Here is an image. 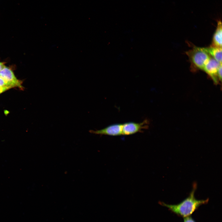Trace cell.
I'll use <instances>...</instances> for the list:
<instances>
[{
    "label": "cell",
    "instance_id": "obj_11",
    "mask_svg": "<svg viewBox=\"0 0 222 222\" xmlns=\"http://www.w3.org/2000/svg\"><path fill=\"white\" fill-rule=\"evenodd\" d=\"M217 75L219 80L221 81L222 79V65L220 66L218 69Z\"/></svg>",
    "mask_w": 222,
    "mask_h": 222
},
{
    "label": "cell",
    "instance_id": "obj_6",
    "mask_svg": "<svg viewBox=\"0 0 222 222\" xmlns=\"http://www.w3.org/2000/svg\"><path fill=\"white\" fill-rule=\"evenodd\" d=\"M123 124H115L103 129L97 130H90L91 133L100 135L116 136L122 135Z\"/></svg>",
    "mask_w": 222,
    "mask_h": 222
},
{
    "label": "cell",
    "instance_id": "obj_12",
    "mask_svg": "<svg viewBox=\"0 0 222 222\" xmlns=\"http://www.w3.org/2000/svg\"><path fill=\"white\" fill-rule=\"evenodd\" d=\"M8 89L5 88L0 86V94Z\"/></svg>",
    "mask_w": 222,
    "mask_h": 222
},
{
    "label": "cell",
    "instance_id": "obj_2",
    "mask_svg": "<svg viewBox=\"0 0 222 222\" xmlns=\"http://www.w3.org/2000/svg\"><path fill=\"white\" fill-rule=\"evenodd\" d=\"M191 64L193 70H203L205 65L209 60L210 56L207 52L205 48L196 46L186 52Z\"/></svg>",
    "mask_w": 222,
    "mask_h": 222
},
{
    "label": "cell",
    "instance_id": "obj_5",
    "mask_svg": "<svg viewBox=\"0 0 222 222\" xmlns=\"http://www.w3.org/2000/svg\"><path fill=\"white\" fill-rule=\"evenodd\" d=\"M0 76L8 82L13 88L17 87L23 90L22 82L18 79L13 72L9 68L5 66L0 71Z\"/></svg>",
    "mask_w": 222,
    "mask_h": 222
},
{
    "label": "cell",
    "instance_id": "obj_4",
    "mask_svg": "<svg viewBox=\"0 0 222 222\" xmlns=\"http://www.w3.org/2000/svg\"><path fill=\"white\" fill-rule=\"evenodd\" d=\"M221 65V63L210 56L203 70L212 79L215 84H217L219 81L217 73L218 69Z\"/></svg>",
    "mask_w": 222,
    "mask_h": 222
},
{
    "label": "cell",
    "instance_id": "obj_8",
    "mask_svg": "<svg viewBox=\"0 0 222 222\" xmlns=\"http://www.w3.org/2000/svg\"><path fill=\"white\" fill-rule=\"evenodd\" d=\"M205 48L207 52L211 56L222 64V47L211 46Z\"/></svg>",
    "mask_w": 222,
    "mask_h": 222
},
{
    "label": "cell",
    "instance_id": "obj_9",
    "mask_svg": "<svg viewBox=\"0 0 222 222\" xmlns=\"http://www.w3.org/2000/svg\"><path fill=\"white\" fill-rule=\"evenodd\" d=\"M0 86L6 88L8 89L13 88L6 81L0 76Z\"/></svg>",
    "mask_w": 222,
    "mask_h": 222
},
{
    "label": "cell",
    "instance_id": "obj_7",
    "mask_svg": "<svg viewBox=\"0 0 222 222\" xmlns=\"http://www.w3.org/2000/svg\"><path fill=\"white\" fill-rule=\"evenodd\" d=\"M217 27L213 35L211 46L222 47V22L217 20Z\"/></svg>",
    "mask_w": 222,
    "mask_h": 222
},
{
    "label": "cell",
    "instance_id": "obj_10",
    "mask_svg": "<svg viewBox=\"0 0 222 222\" xmlns=\"http://www.w3.org/2000/svg\"><path fill=\"white\" fill-rule=\"evenodd\" d=\"M183 222H196V221L192 217L189 216L184 218Z\"/></svg>",
    "mask_w": 222,
    "mask_h": 222
},
{
    "label": "cell",
    "instance_id": "obj_3",
    "mask_svg": "<svg viewBox=\"0 0 222 222\" xmlns=\"http://www.w3.org/2000/svg\"><path fill=\"white\" fill-rule=\"evenodd\" d=\"M148 120L146 119L140 123L130 122L123 124L122 135H130L141 132L148 128Z\"/></svg>",
    "mask_w": 222,
    "mask_h": 222
},
{
    "label": "cell",
    "instance_id": "obj_1",
    "mask_svg": "<svg viewBox=\"0 0 222 222\" xmlns=\"http://www.w3.org/2000/svg\"><path fill=\"white\" fill-rule=\"evenodd\" d=\"M196 183L193 184L192 188L189 196L180 203L176 204H169L160 201L159 204L167 208L171 212L178 216L183 217L189 216L192 215L199 207L203 204H207L209 199L199 200L195 197V194L197 189Z\"/></svg>",
    "mask_w": 222,
    "mask_h": 222
},
{
    "label": "cell",
    "instance_id": "obj_13",
    "mask_svg": "<svg viewBox=\"0 0 222 222\" xmlns=\"http://www.w3.org/2000/svg\"><path fill=\"white\" fill-rule=\"evenodd\" d=\"M5 66L4 63L0 62V71L3 69Z\"/></svg>",
    "mask_w": 222,
    "mask_h": 222
}]
</instances>
